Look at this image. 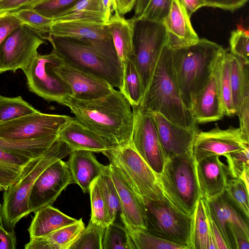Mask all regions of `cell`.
I'll use <instances>...</instances> for the list:
<instances>
[{
	"mask_svg": "<svg viewBox=\"0 0 249 249\" xmlns=\"http://www.w3.org/2000/svg\"><path fill=\"white\" fill-rule=\"evenodd\" d=\"M75 118L103 138L111 149L131 143L134 123L131 106L124 95L115 89L109 94L94 99L70 96L63 102Z\"/></svg>",
	"mask_w": 249,
	"mask_h": 249,
	"instance_id": "obj_1",
	"label": "cell"
},
{
	"mask_svg": "<svg viewBox=\"0 0 249 249\" xmlns=\"http://www.w3.org/2000/svg\"><path fill=\"white\" fill-rule=\"evenodd\" d=\"M173 50L166 45L139 106L158 113L170 122L188 129H198L185 106L176 80L172 62Z\"/></svg>",
	"mask_w": 249,
	"mask_h": 249,
	"instance_id": "obj_2",
	"label": "cell"
},
{
	"mask_svg": "<svg viewBox=\"0 0 249 249\" xmlns=\"http://www.w3.org/2000/svg\"><path fill=\"white\" fill-rule=\"evenodd\" d=\"M225 50L201 38L196 44L173 50L172 62L182 101L190 111L195 99L208 81L214 64Z\"/></svg>",
	"mask_w": 249,
	"mask_h": 249,
	"instance_id": "obj_3",
	"label": "cell"
},
{
	"mask_svg": "<svg viewBox=\"0 0 249 249\" xmlns=\"http://www.w3.org/2000/svg\"><path fill=\"white\" fill-rule=\"evenodd\" d=\"M46 40L62 61L104 79L113 88L121 89L123 69L116 53L71 37L49 35Z\"/></svg>",
	"mask_w": 249,
	"mask_h": 249,
	"instance_id": "obj_4",
	"label": "cell"
},
{
	"mask_svg": "<svg viewBox=\"0 0 249 249\" xmlns=\"http://www.w3.org/2000/svg\"><path fill=\"white\" fill-rule=\"evenodd\" d=\"M72 151L58 138L42 157L31 161L15 184L4 191L2 204L3 223L9 231H14L16 224L31 213L28 206L32 187L38 177L55 161L67 156Z\"/></svg>",
	"mask_w": 249,
	"mask_h": 249,
	"instance_id": "obj_5",
	"label": "cell"
},
{
	"mask_svg": "<svg viewBox=\"0 0 249 249\" xmlns=\"http://www.w3.org/2000/svg\"><path fill=\"white\" fill-rule=\"evenodd\" d=\"M157 176L167 198L184 213L193 215L201 197L193 156L166 160L162 172Z\"/></svg>",
	"mask_w": 249,
	"mask_h": 249,
	"instance_id": "obj_6",
	"label": "cell"
},
{
	"mask_svg": "<svg viewBox=\"0 0 249 249\" xmlns=\"http://www.w3.org/2000/svg\"><path fill=\"white\" fill-rule=\"evenodd\" d=\"M147 232L190 249L193 215L176 207L164 196L156 199L143 200Z\"/></svg>",
	"mask_w": 249,
	"mask_h": 249,
	"instance_id": "obj_7",
	"label": "cell"
},
{
	"mask_svg": "<svg viewBox=\"0 0 249 249\" xmlns=\"http://www.w3.org/2000/svg\"><path fill=\"white\" fill-rule=\"evenodd\" d=\"M131 18L134 49L132 59L145 93L161 52L167 44L166 33L160 21L134 17Z\"/></svg>",
	"mask_w": 249,
	"mask_h": 249,
	"instance_id": "obj_8",
	"label": "cell"
},
{
	"mask_svg": "<svg viewBox=\"0 0 249 249\" xmlns=\"http://www.w3.org/2000/svg\"><path fill=\"white\" fill-rule=\"evenodd\" d=\"M119 168L143 200L156 199L164 194L157 175L130 144L103 153Z\"/></svg>",
	"mask_w": 249,
	"mask_h": 249,
	"instance_id": "obj_9",
	"label": "cell"
},
{
	"mask_svg": "<svg viewBox=\"0 0 249 249\" xmlns=\"http://www.w3.org/2000/svg\"><path fill=\"white\" fill-rule=\"evenodd\" d=\"M60 61L53 51L46 54L38 53L22 70L31 91L46 100L63 105L64 101L71 94L65 81L53 69Z\"/></svg>",
	"mask_w": 249,
	"mask_h": 249,
	"instance_id": "obj_10",
	"label": "cell"
},
{
	"mask_svg": "<svg viewBox=\"0 0 249 249\" xmlns=\"http://www.w3.org/2000/svg\"><path fill=\"white\" fill-rule=\"evenodd\" d=\"M134 123L131 144L157 175L161 173L166 159L152 113L132 106Z\"/></svg>",
	"mask_w": 249,
	"mask_h": 249,
	"instance_id": "obj_11",
	"label": "cell"
},
{
	"mask_svg": "<svg viewBox=\"0 0 249 249\" xmlns=\"http://www.w3.org/2000/svg\"><path fill=\"white\" fill-rule=\"evenodd\" d=\"M45 43L26 26L15 29L0 45V73L23 70L38 53L37 49Z\"/></svg>",
	"mask_w": 249,
	"mask_h": 249,
	"instance_id": "obj_12",
	"label": "cell"
},
{
	"mask_svg": "<svg viewBox=\"0 0 249 249\" xmlns=\"http://www.w3.org/2000/svg\"><path fill=\"white\" fill-rule=\"evenodd\" d=\"M72 117L46 114L38 110L0 124V137L13 140H30L57 135Z\"/></svg>",
	"mask_w": 249,
	"mask_h": 249,
	"instance_id": "obj_13",
	"label": "cell"
},
{
	"mask_svg": "<svg viewBox=\"0 0 249 249\" xmlns=\"http://www.w3.org/2000/svg\"><path fill=\"white\" fill-rule=\"evenodd\" d=\"M72 183L66 162L61 159L55 161L41 173L32 187L28 201L30 213L52 206L61 192Z\"/></svg>",
	"mask_w": 249,
	"mask_h": 249,
	"instance_id": "obj_14",
	"label": "cell"
},
{
	"mask_svg": "<svg viewBox=\"0 0 249 249\" xmlns=\"http://www.w3.org/2000/svg\"><path fill=\"white\" fill-rule=\"evenodd\" d=\"M249 147V141L239 127L230 126L221 129L217 124L207 131H198L196 134L193 155L196 162L211 156H223Z\"/></svg>",
	"mask_w": 249,
	"mask_h": 249,
	"instance_id": "obj_15",
	"label": "cell"
},
{
	"mask_svg": "<svg viewBox=\"0 0 249 249\" xmlns=\"http://www.w3.org/2000/svg\"><path fill=\"white\" fill-rule=\"evenodd\" d=\"M204 200L228 249H236L235 236L249 238V219L231 203L224 192L211 199Z\"/></svg>",
	"mask_w": 249,
	"mask_h": 249,
	"instance_id": "obj_16",
	"label": "cell"
},
{
	"mask_svg": "<svg viewBox=\"0 0 249 249\" xmlns=\"http://www.w3.org/2000/svg\"><path fill=\"white\" fill-rule=\"evenodd\" d=\"M109 172L120 200V217L127 230H146L144 204L120 170L109 161Z\"/></svg>",
	"mask_w": 249,
	"mask_h": 249,
	"instance_id": "obj_17",
	"label": "cell"
},
{
	"mask_svg": "<svg viewBox=\"0 0 249 249\" xmlns=\"http://www.w3.org/2000/svg\"><path fill=\"white\" fill-rule=\"evenodd\" d=\"M69 88L72 97L81 100L107 95L114 89L104 79L61 61L53 67Z\"/></svg>",
	"mask_w": 249,
	"mask_h": 249,
	"instance_id": "obj_18",
	"label": "cell"
},
{
	"mask_svg": "<svg viewBox=\"0 0 249 249\" xmlns=\"http://www.w3.org/2000/svg\"><path fill=\"white\" fill-rule=\"evenodd\" d=\"M49 35L75 38L101 49L116 53L109 30L104 23L53 21Z\"/></svg>",
	"mask_w": 249,
	"mask_h": 249,
	"instance_id": "obj_19",
	"label": "cell"
},
{
	"mask_svg": "<svg viewBox=\"0 0 249 249\" xmlns=\"http://www.w3.org/2000/svg\"><path fill=\"white\" fill-rule=\"evenodd\" d=\"M152 114L166 160L176 157L193 156L194 139L199 129L185 128L170 122L159 114Z\"/></svg>",
	"mask_w": 249,
	"mask_h": 249,
	"instance_id": "obj_20",
	"label": "cell"
},
{
	"mask_svg": "<svg viewBox=\"0 0 249 249\" xmlns=\"http://www.w3.org/2000/svg\"><path fill=\"white\" fill-rule=\"evenodd\" d=\"M161 22L166 33V45L173 50L192 46L199 40L190 17L179 0H172L169 11Z\"/></svg>",
	"mask_w": 249,
	"mask_h": 249,
	"instance_id": "obj_21",
	"label": "cell"
},
{
	"mask_svg": "<svg viewBox=\"0 0 249 249\" xmlns=\"http://www.w3.org/2000/svg\"><path fill=\"white\" fill-rule=\"evenodd\" d=\"M196 173L201 197L208 200L222 193L230 175L220 156L206 158L196 162Z\"/></svg>",
	"mask_w": 249,
	"mask_h": 249,
	"instance_id": "obj_22",
	"label": "cell"
},
{
	"mask_svg": "<svg viewBox=\"0 0 249 249\" xmlns=\"http://www.w3.org/2000/svg\"><path fill=\"white\" fill-rule=\"evenodd\" d=\"M190 112L196 124L217 121L225 115L213 69L206 84L196 95Z\"/></svg>",
	"mask_w": 249,
	"mask_h": 249,
	"instance_id": "obj_23",
	"label": "cell"
},
{
	"mask_svg": "<svg viewBox=\"0 0 249 249\" xmlns=\"http://www.w3.org/2000/svg\"><path fill=\"white\" fill-rule=\"evenodd\" d=\"M58 139L66 143L71 151L86 150L103 153L111 149L100 136L90 130L75 118H71L60 128Z\"/></svg>",
	"mask_w": 249,
	"mask_h": 249,
	"instance_id": "obj_24",
	"label": "cell"
},
{
	"mask_svg": "<svg viewBox=\"0 0 249 249\" xmlns=\"http://www.w3.org/2000/svg\"><path fill=\"white\" fill-rule=\"evenodd\" d=\"M66 162L74 183L78 185L84 193L89 192L92 183L108 167L100 163L92 152L86 150L71 151Z\"/></svg>",
	"mask_w": 249,
	"mask_h": 249,
	"instance_id": "obj_25",
	"label": "cell"
},
{
	"mask_svg": "<svg viewBox=\"0 0 249 249\" xmlns=\"http://www.w3.org/2000/svg\"><path fill=\"white\" fill-rule=\"evenodd\" d=\"M122 69L133 55V22L116 11L106 22Z\"/></svg>",
	"mask_w": 249,
	"mask_h": 249,
	"instance_id": "obj_26",
	"label": "cell"
},
{
	"mask_svg": "<svg viewBox=\"0 0 249 249\" xmlns=\"http://www.w3.org/2000/svg\"><path fill=\"white\" fill-rule=\"evenodd\" d=\"M82 219L44 236L30 239L25 249H70L85 228Z\"/></svg>",
	"mask_w": 249,
	"mask_h": 249,
	"instance_id": "obj_27",
	"label": "cell"
},
{
	"mask_svg": "<svg viewBox=\"0 0 249 249\" xmlns=\"http://www.w3.org/2000/svg\"><path fill=\"white\" fill-rule=\"evenodd\" d=\"M77 220L52 206L43 207L35 212L28 229L30 240L48 235Z\"/></svg>",
	"mask_w": 249,
	"mask_h": 249,
	"instance_id": "obj_28",
	"label": "cell"
},
{
	"mask_svg": "<svg viewBox=\"0 0 249 249\" xmlns=\"http://www.w3.org/2000/svg\"><path fill=\"white\" fill-rule=\"evenodd\" d=\"M35 159L0 149V191H6L18 182Z\"/></svg>",
	"mask_w": 249,
	"mask_h": 249,
	"instance_id": "obj_29",
	"label": "cell"
},
{
	"mask_svg": "<svg viewBox=\"0 0 249 249\" xmlns=\"http://www.w3.org/2000/svg\"><path fill=\"white\" fill-rule=\"evenodd\" d=\"M58 134L30 140H13L0 137V149L33 159L44 156L57 139Z\"/></svg>",
	"mask_w": 249,
	"mask_h": 249,
	"instance_id": "obj_30",
	"label": "cell"
},
{
	"mask_svg": "<svg viewBox=\"0 0 249 249\" xmlns=\"http://www.w3.org/2000/svg\"><path fill=\"white\" fill-rule=\"evenodd\" d=\"M231 53L225 51L217 58L213 70L216 74L225 115L236 114L233 107L231 81Z\"/></svg>",
	"mask_w": 249,
	"mask_h": 249,
	"instance_id": "obj_31",
	"label": "cell"
},
{
	"mask_svg": "<svg viewBox=\"0 0 249 249\" xmlns=\"http://www.w3.org/2000/svg\"><path fill=\"white\" fill-rule=\"evenodd\" d=\"M53 21H84L106 23L101 0H81Z\"/></svg>",
	"mask_w": 249,
	"mask_h": 249,
	"instance_id": "obj_32",
	"label": "cell"
},
{
	"mask_svg": "<svg viewBox=\"0 0 249 249\" xmlns=\"http://www.w3.org/2000/svg\"><path fill=\"white\" fill-rule=\"evenodd\" d=\"M231 54V81L232 98L236 112L244 98L249 95V64Z\"/></svg>",
	"mask_w": 249,
	"mask_h": 249,
	"instance_id": "obj_33",
	"label": "cell"
},
{
	"mask_svg": "<svg viewBox=\"0 0 249 249\" xmlns=\"http://www.w3.org/2000/svg\"><path fill=\"white\" fill-rule=\"evenodd\" d=\"M131 107L139 106L144 95L142 81L132 58L123 69V83L119 90Z\"/></svg>",
	"mask_w": 249,
	"mask_h": 249,
	"instance_id": "obj_34",
	"label": "cell"
},
{
	"mask_svg": "<svg viewBox=\"0 0 249 249\" xmlns=\"http://www.w3.org/2000/svg\"><path fill=\"white\" fill-rule=\"evenodd\" d=\"M190 249H208L209 225L204 200H198L194 214Z\"/></svg>",
	"mask_w": 249,
	"mask_h": 249,
	"instance_id": "obj_35",
	"label": "cell"
},
{
	"mask_svg": "<svg viewBox=\"0 0 249 249\" xmlns=\"http://www.w3.org/2000/svg\"><path fill=\"white\" fill-rule=\"evenodd\" d=\"M11 13L14 14L22 23L43 39L49 36L53 19L44 17L30 8H20Z\"/></svg>",
	"mask_w": 249,
	"mask_h": 249,
	"instance_id": "obj_36",
	"label": "cell"
},
{
	"mask_svg": "<svg viewBox=\"0 0 249 249\" xmlns=\"http://www.w3.org/2000/svg\"><path fill=\"white\" fill-rule=\"evenodd\" d=\"M89 192L91 210L90 220L106 228L112 222L98 178L91 184Z\"/></svg>",
	"mask_w": 249,
	"mask_h": 249,
	"instance_id": "obj_37",
	"label": "cell"
},
{
	"mask_svg": "<svg viewBox=\"0 0 249 249\" xmlns=\"http://www.w3.org/2000/svg\"><path fill=\"white\" fill-rule=\"evenodd\" d=\"M36 110L21 96L7 97L0 95V124Z\"/></svg>",
	"mask_w": 249,
	"mask_h": 249,
	"instance_id": "obj_38",
	"label": "cell"
},
{
	"mask_svg": "<svg viewBox=\"0 0 249 249\" xmlns=\"http://www.w3.org/2000/svg\"><path fill=\"white\" fill-rule=\"evenodd\" d=\"M102 249H135V247L124 226L114 221L105 229Z\"/></svg>",
	"mask_w": 249,
	"mask_h": 249,
	"instance_id": "obj_39",
	"label": "cell"
},
{
	"mask_svg": "<svg viewBox=\"0 0 249 249\" xmlns=\"http://www.w3.org/2000/svg\"><path fill=\"white\" fill-rule=\"evenodd\" d=\"M249 190L239 178L229 179L224 193L240 212L249 219Z\"/></svg>",
	"mask_w": 249,
	"mask_h": 249,
	"instance_id": "obj_40",
	"label": "cell"
},
{
	"mask_svg": "<svg viewBox=\"0 0 249 249\" xmlns=\"http://www.w3.org/2000/svg\"><path fill=\"white\" fill-rule=\"evenodd\" d=\"M127 231L135 249H184L179 245L157 237L145 230Z\"/></svg>",
	"mask_w": 249,
	"mask_h": 249,
	"instance_id": "obj_41",
	"label": "cell"
},
{
	"mask_svg": "<svg viewBox=\"0 0 249 249\" xmlns=\"http://www.w3.org/2000/svg\"><path fill=\"white\" fill-rule=\"evenodd\" d=\"M105 229L89 220L70 249H102Z\"/></svg>",
	"mask_w": 249,
	"mask_h": 249,
	"instance_id": "obj_42",
	"label": "cell"
},
{
	"mask_svg": "<svg viewBox=\"0 0 249 249\" xmlns=\"http://www.w3.org/2000/svg\"><path fill=\"white\" fill-rule=\"evenodd\" d=\"M98 182L106 201L112 222L115 221L120 212L119 196L109 172V166L98 178Z\"/></svg>",
	"mask_w": 249,
	"mask_h": 249,
	"instance_id": "obj_43",
	"label": "cell"
},
{
	"mask_svg": "<svg viewBox=\"0 0 249 249\" xmlns=\"http://www.w3.org/2000/svg\"><path fill=\"white\" fill-rule=\"evenodd\" d=\"M80 0H43L30 8L44 17L54 19Z\"/></svg>",
	"mask_w": 249,
	"mask_h": 249,
	"instance_id": "obj_44",
	"label": "cell"
},
{
	"mask_svg": "<svg viewBox=\"0 0 249 249\" xmlns=\"http://www.w3.org/2000/svg\"><path fill=\"white\" fill-rule=\"evenodd\" d=\"M231 53L236 56L249 64V33L242 26L233 30L230 38Z\"/></svg>",
	"mask_w": 249,
	"mask_h": 249,
	"instance_id": "obj_45",
	"label": "cell"
},
{
	"mask_svg": "<svg viewBox=\"0 0 249 249\" xmlns=\"http://www.w3.org/2000/svg\"><path fill=\"white\" fill-rule=\"evenodd\" d=\"M249 147L224 156L227 159L230 178H239L244 171L249 169Z\"/></svg>",
	"mask_w": 249,
	"mask_h": 249,
	"instance_id": "obj_46",
	"label": "cell"
},
{
	"mask_svg": "<svg viewBox=\"0 0 249 249\" xmlns=\"http://www.w3.org/2000/svg\"><path fill=\"white\" fill-rule=\"evenodd\" d=\"M172 0H149L142 15L137 18L160 21L167 15Z\"/></svg>",
	"mask_w": 249,
	"mask_h": 249,
	"instance_id": "obj_47",
	"label": "cell"
},
{
	"mask_svg": "<svg viewBox=\"0 0 249 249\" xmlns=\"http://www.w3.org/2000/svg\"><path fill=\"white\" fill-rule=\"evenodd\" d=\"M22 25V22L12 13H0V45L11 32Z\"/></svg>",
	"mask_w": 249,
	"mask_h": 249,
	"instance_id": "obj_48",
	"label": "cell"
},
{
	"mask_svg": "<svg viewBox=\"0 0 249 249\" xmlns=\"http://www.w3.org/2000/svg\"><path fill=\"white\" fill-rule=\"evenodd\" d=\"M236 114L239 119V128L244 137L249 141V95L244 98Z\"/></svg>",
	"mask_w": 249,
	"mask_h": 249,
	"instance_id": "obj_49",
	"label": "cell"
},
{
	"mask_svg": "<svg viewBox=\"0 0 249 249\" xmlns=\"http://www.w3.org/2000/svg\"><path fill=\"white\" fill-rule=\"evenodd\" d=\"M248 0H205L206 6L234 11L243 6Z\"/></svg>",
	"mask_w": 249,
	"mask_h": 249,
	"instance_id": "obj_50",
	"label": "cell"
},
{
	"mask_svg": "<svg viewBox=\"0 0 249 249\" xmlns=\"http://www.w3.org/2000/svg\"><path fill=\"white\" fill-rule=\"evenodd\" d=\"M17 240L14 231H6L0 226V249H15Z\"/></svg>",
	"mask_w": 249,
	"mask_h": 249,
	"instance_id": "obj_51",
	"label": "cell"
},
{
	"mask_svg": "<svg viewBox=\"0 0 249 249\" xmlns=\"http://www.w3.org/2000/svg\"><path fill=\"white\" fill-rule=\"evenodd\" d=\"M203 199L204 202L207 216L210 223L216 249H228L220 230L209 213L205 200L203 198Z\"/></svg>",
	"mask_w": 249,
	"mask_h": 249,
	"instance_id": "obj_52",
	"label": "cell"
},
{
	"mask_svg": "<svg viewBox=\"0 0 249 249\" xmlns=\"http://www.w3.org/2000/svg\"><path fill=\"white\" fill-rule=\"evenodd\" d=\"M31 0H3L0 2V13L14 11Z\"/></svg>",
	"mask_w": 249,
	"mask_h": 249,
	"instance_id": "obj_53",
	"label": "cell"
},
{
	"mask_svg": "<svg viewBox=\"0 0 249 249\" xmlns=\"http://www.w3.org/2000/svg\"><path fill=\"white\" fill-rule=\"evenodd\" d=\"M179 1L185 8L190 17L201 7L206 6L205 0H179Z\"/></svg>",
	"mask_w": 249,
	"mask_h": 249,
	"instance_id": "obj_54",
	"label": "cell"
},
{
	"mask_svg": "<svg viewBox=\"0 0 249 249\" xmlns=\"http://www.w3.org/2000/svg\"><path fill=\"white\" fill-rule=\"evenodd\" d=\"M118 13L121 15L130 12L135 7L137 0H115Z\"/></svg>",
	"mask_w": 249,
	"mask_h": 249,
	"instance_id": "obj_55",
	"label": "cell"
},
{
	"mask_svg": "<svg viewBox=\"0 0 249 249\" xmlns=\"http://www.w3.org/2000/svg\"><path fill=\"white\" fill-rule=\"evenodd\" d=\"M104 11L106 22L116 12V3L115 0H101Z\"/></svg>",
	"mask_w": 249,
	"mask_h": 249,
	"instance_id": "obj_56",
	"label": "cell"
},
{
	"mask_svg": "<svg viewBox=\"0 0 249 249\" xmlns=\"http://www.w3.org/2000/svg\"><path fill=\"white\" fill-rule=\"evenodd\" d=\"M149 0H137L134 7V17H140L144 12Z\"/></svg>",
	"mask_w": 249,
	"mask_h": 249,
	"instance_id": "obj_57",
	"label": "cell"
},
{
	"mask_svg": "<svg viewBox=\"0 0 249 249\" xmlns=\"http://www.w3.org/2000/svg\"><path fill=\"white\" fill-rule=\"evenodd\" d=\"M249 169H247L243 171L240 177V178L245 183L248 190H249Z\"/></svg>",
	"mask_w": 249,
	"mask_h": 249,
	"instance_id": "obj_58",
	"label": "cell"
},
{
	"mask_svg": "<svg viewBox=\"0 0 249 249\" xmlns=\"http://www.w3.org/2000/svg\"><path fill=\"white\" fill-rule=\"evenodd\" d=\"M42 0H31L18 9L30 8Z\"/></svg>",
	"mask_w": 249,
	"mask_h": 249,
	"instance_id": "obj_59",
	"label": "cell"
},
{
	"mask_svg": "<svg viewBox=\"0 0 249 249\" xmlns=\"http://www.w3.org/2000/svg\"><path fill=\"white\" fill-rule=\"evenodd\" d=\"M3 225V219L2 215V205L0 202V226Z\"/></svg>",
	"mask_w": 249,
	"mask_h": 249,
	"instance_id": "obj_60",
	"label": "cell"
},
{
	"mask_svg": "<svg viewBox=\"0 0 249 249\" xmlns=\"http://www.w3.org/2000/svg\"><path fill=\"white\" fill-rule=\"evenodd\" d=\"M2 0H0V2L1 1H2Z\"/></svg>",
	"mask_w": 249,
	"mask_h": 249,
	"instance_id": "obj_61",
	"label": "cell"
}]
</instances>
